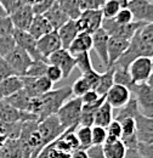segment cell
Here are the masks:
<instances>
[{"instance_id":"31","label":"cell","mask_w":153,"mask_h":158,"mask_svg":"<svg viewBox=\"0 0 153 158\" xmlns=\"http://www.w3.org/2000/svg\"><path fill=\"white\" fill-rule=\"evenodd\" d=\"M7 103H10L12 107L17 108L19 111H27L28 110V103H29V95L24 91V89H21L16 91L15 94L10 95L9 98L4 99Z\"/></svg>"},{"instance_id":"35","label":"cell","mask_w":153,"mask_h":158,"mask_svg":"<svg viewBox=\"0 0 153 158\" xmlns=\"http://www.w3.org/2000/svg\"><path fill=\"white\" fill-rule=\"evenodd\" d=\"M49 63L46 61L43 60H33V62L31 63V66L28 67L27 72L24 76L27 77H33V78H39V77H44L46 73Z\"/></svg>"},{"instance_id":"30","label":"cell","mask_w":153,"mask_h":158,"mask_svg":"<svg viewBox=\"0 0 153 158\" xmlns=\"http://www.w3.org/2000/svg\"><path fill=\"white\" fill-rule=\"evenodd\" d=\"M102 151L106 158H124L126 153V147L122 142V140H117L112 142H105L102 145Z\"/></svg>"},{"instance_id":"58","label":"cell","mask_w":153,"mask_h":158,"mask_svg":"<svg viewBox=\"0 0 153 158\" xmlns=\"http://www.w3.org/2000/svg\"><path fill=\"white\" fill-rule=\"evenodd\" d=\"M146 83H147V84H148V85L153 89V72H152V74L148 77V79H147V81H146Z\"/></svg>"},{"instance_id":"47","label":"cell","mask_w":153,"mask_h":158,"mask_svg":"<svg viewBox=\"0 0 153 158\" xmlns=\"http://www.w3.org/2000/svg\"><path fill=\"white\" fill-rule=\"evenodd\" d=\"M0 4L4 7V10L6 11V14L10 15L16 9H19V6L26 4V0H0Z\"/></svg>"},{"instance_id":"48","label":"cell","mask_w":153,"mask_h":158,"mask_svg":"<svg viewBox=\"0 0 153 158\" xmlns=\"http://www.w3.org/2000/svg\"><path fill=\"white\" fill-rule=\"evenodd\" d=\"M100 74H101V73L96 72L95 69H91V71H89V72L81 74V77L85 79V81L88 83V85L90 86L91 90H95L96 85H97V83H98V79H100Z\"/></svg>"},{"instance_id":"6","label":"cell","mask_w":153,"mask_h":158,"mask_svg":"<svg viewBox=\"0 0 153 158\" xmlns=\"http://www.w3.org/2000/svg\"><path fill=\"white\" fill-rule=\"evenodd\" d=\"M102 11L100 10H85L81 11L79 17L76 20V27L79 29V33H89L94 34L97 29L102 26Z\"/></svg>"},{"instance_id":"10","label":"cell","mask_w":153,"mask_h":158,"mask_svg":"<svg viewBox=\"0 0 153 158\" xmlns=\"http://www.w3.org/2000/svg\"><path fill=\"white\" fill-rule=\"evenodd\" d=\"M21 79H22L23 89L29 95V98L40 96V95H43V94H45V93H48V91L54 89V83L46 76L39 77V78L22 76Z\"/></svg>"},{"instance_id":"61","label":"cell","mask_w":153,"mask_h":158,"mask_svg":"<svg viewBox=\"0 0 153 158\" xmlns=\"http://www.w3.org/2000/svg\"><path fill=\"white\" fill-rule=\"evenodd\" d=\"M148 1H151V2H153V0H148Z\"/></svg>"},{"instance_id":"53","label":"cell","mask_w":153,"mask_h":158,"mask_svg":"<svg viewBox=\"0 0 153 158\" xmlns=\"http://www.w3.org/2000/svg\"><path fill=\"white\" fill-rule=\"evenodd\" d=\"M124 158H143V157L140 155V152L136 148V150H126V153H125V157Z\"/></svg>"},{"instance_id":"23","label":"cell","mask_w":153,"mask_h":158,"mask_svg":"<svg viewBox=\"0 0 153 158\" xmlns=\"http://www.w3.org/2000/svg\"><path fill=\"white\" fill-rule=\"evenodd\" d=\"M21 89H23V84H22V79L19 76L14 74V76H10L7 78L0 80V100L9 98L10 95L15 94Z\"/></svg>"},{"instance_id":"54","label":"cell","mask_w":153,"mask_h":158,"mask_svg":"<svg viewBox=\"0 0 153 158\" xmlns=\"http://www.w3.org/2000/svg\"><path fill=\"white\" fill-rule=\"evenodd\" d=\"M71 158H88V153H86L85 150H80L79 148V150H76L72 153Z\"/></svg>"},{"instance_id":"2","label":"cell","mask_w":153,"mask_h":158,"mask_svg":"<svg viewBox=\"0 0 153 158\" xmlns=\"http://www.w3.org/2000/svg\"><path fill=\"white\" fill-rule=\"evenodd\" d=\"M81 106H83L81 99L73 98V99H68L60 107L56 116L61 125L64 128V130L78 128L81 114Z\"/></svg>"},{"instance_id":"24","label":"cell","mask_w":153,"mask_h":158,"mask_svg":"<svg viewBox=\"0 0 153 158\" xmlns=\"http://www.w3.org/2000/svg\"><path fill=\"white\" fill-rule=\"evenodd\" d=\"M93 49V34L89 33H79L76 37V39L73 40L68 48V51L76 56V54L80 52H90V50Z\"/></svg>"},{"instance_id":"19","label":"cell","mask_w":153,"mask_h":158,"mask_svg":"<svg viewBox=\"0 0 153 158\" xmlns=\"http://www.w3.org/2000/svg\"><path fill=\"white\" fill-rule=\"evenodd\" d=\"M108 39H110V35L106 33V31L102 27L93 34V49L95 50L97 56L106 67L108 64V54H107Z\"/></svg>"},{"instance_id":"16","label":"cell","mask_w":153,"mask_h":158,"mask_svg":"<svg viewBox=\"0 0 153 158\" xmlns=\"http://www.w3.org/2000/svg\"><path fill=\"white\" fill-rule=\"evenodd\" d=\"M37 48H38V51L41 55V57L45 60H48V57L52 52L57 51L58 49H62V44H61L57 31L54 29V31L49 32L48 34L43 35L41 38H39L37 40Z\"/></svg>"},{"instance_id":"1","label":"cell","mask_w":153,"mask_h":158,"mask_svg":"<svg viewBox=\"0 0 153 158\" xmlns=\"http://www.w3.org/2000/svg\"><path fill=\"white\" fill-rule=\"evenodd\" d=\"M71 96H72V90L69 85L58 89H52L40 96L31 98L27 112L34 113L35 116H38L39 120H41L49 116L56 114L60 107Z\"/></svg>"},{"instance_id":"29","label":"cell","mask_w":153,"mask_h":158,"mask_svg":"<svg viewBox=\"0 0 153 158\" xmlns=\"http://www.w3.org/2000/svg\"><path fill=\"white\" fill-rule=\"evenodd\" d=\"M107 69L100 74V79H98V83L96 85L95 91L98 95H106V93L110 90V88L114 84V80H113V76H114V66H111V67H106Z\"/></svg>"},{"instance_id":"27","label":"cell","mask_w":153,"mask_h":158,"mask_svg":"<svg viewBox=\"0 0 153 158\" xmlns=\"http://www.w3.org/2000/svg\"><path fill=\"white\" fill-rule=\"evenodd\" d=\"M112 120H113V108L110 106L108 102H106V99H105L103 103L96 111L95 117H94V125L107 128Z\"/></svg>"},{"instance_id":"4","label":"cell","mask_w":153,"mask_h":158,"mask_svg":"<svg viewBox=\"0 0 153 158\" xmlns=\"http://www.w3.org/2000/svg\"><path fill=\"white\" fill-rule=\"evenodd\" d=\"M37 129H38L39 135L41 136V140L44 142V146L49 145L50 142L56 140L60 135H62L66 131L64 128L61 125L56 114L49 116L46 118L39 120L37 123Z\"/></svg>"},{"instance_id":"21","label":"cell","mask_w":153,"mask_h":158,"mask_svg":"<svg viewBox=\"0 0 153 158\" xmlns=\"http://www.w3.org/2000/svg\"><path fill=\"white\" fill-rule=\"evenodd\" d=\"M58 37L62 44V49H67L69 48L71 43L76 39V37L79 34V29L76 27V20L67 21L62 27H60L57 29Z\"/></svg>"},{"instance_id":"5","label":"cell","mask_w":153,"mask_h":158,"mask_svg":"<svg viewBox=\"0 0 153 158\" xmlns=\"http://www.w3.org/2000/svg\"><path fill=\"white\" fill-rule=\"evenodd\" d=\"M137 102L140 113L151 117L153 114V89L147 83H137L130 88Z\"/></svg>"},{"instance_id":"39","label":"cell","mask_w":153,"mask_h":158,"mask_svg":"<svg viewBox=\"0 0 153 158\" xmlns=\"http://www.w3.org/2000/svg\"><path fill=\"white\" fill-rule=\"evenodd\" d=\"M106 131H107L106 142H112V141L120 140V136H122V127H120V123L113 118V120L110 123V125L106 128Z\"/></svg>"},{"instance_id":"50","label":"cell","mask_w":153,"mask_h":158,"mask_svg":"<svg viewBox=\"0 0 153 158\" xmlns=\"http://www.w3.org/2000/svg\"><path fill=\"white\" fill-rule=\"evenodd\" d=\"M137 151L143 158H153V143H143L139 142Z\"/></svg>"},{"instance_id":"12","label":"cell","mask_w":153,"mask_h":158,"mask_svg":"<svg viewBox=\"0 0 153 158\" xmlns=\"http://www.w3.org/2000/svg\"><path fill=\"white\" fill-rule=\"evenodd\" d=\"M12 37L16 41V45H19L24 51H27L33 60H43L48 62V60L43 59L41 55L39 54L38 48H37V39H34L27 31H21V29L15 28Z\"/></svg>"},{"instance_id":"52","label":"cell","mask_w":153,"mask_h":158,"mask_svg":"<svg viewBox=\"0 0 153 158\" xmlns=\"http://www.w3.org/2000/svg\"><path fill=\"white\" fill-rule=\"evenodd\" d=\"M88 158H106L102 151V146H91L86 150Z\"/></svg>"},{"instance_id":"8","label":"cell","mask_w":153,"mask_h":158,"mask_svg":"<svg viewBox=\"0 0 153 158\" xmlns=\"http://www.w3.org/2000/svg\"><path fill=\"white\" fill-rule=\"evenodd\" d=\"M128 72L134 84L146 83L148 77L152 74V61L148 56H140L130 62L128 66Z\"/></svg>"},{"instance_id":"15","label":"cell","mask_w":153,"mask_h":158,"mask_svg":"<svg viewBox=\"0 0 153 158\" xmlns=\"http://www.w3.org/2000/svg\"><path fill=\"white\" fill-rule=\"evenodd\" d=\"M128 7L135 21L143 23L153 22V2L148 0H130Z\"/></svg>"},{"instance_id":"51","label":"cell","mask_w":153,"mask_h":158,"mask_svg":"<svg viewBox=\"0 0 153 158\" xmlns=\"http://www.w3.org/2000/svg\"><path fill=\"white\" fill-rule=\"evenodd\" d=\"M102 96H103V95H102ZM100 98H101V95H98L95 90H89V91H86L80 99H81L83 105H86V103H93V102H95V101H97Z\"/></svg>"},{"instance_id":"25","label":"cell","mask_w":153,"mask_h":158,"mask_svg":"<svg viewBox=\"0 0 153 158\" xmlns=\"http://www.w3.org/2000/svg\"><path fill=\"white\" fill-rule=\"evenodd\" d=\"M105 101V95L101 96L100 99L93 102V103H86L81 106V114H80V120L79 125H85V127H93L94 125V117H95L96 111L98 107L103 103Z\"/></svg>"},{"instance_id":"28","label":"cell","mask_w":153,"mask_h":158,"mask_svg":"<svg viewBox=\"0 0 153 158\" xmlns=\"http://www.w3.org/2000/svg\"><path fill=\"white\" fill-rule=\"evenodd\" d=\"M0 158H23V151L19 139H9L0 148Z\"/></svg>"},{"instance_id":"11","label":"cell","mask_w":153,"mask_h":158,"mask_svg":"<svg viewBox=\"0 0 153 158\" xmlns=\"http://www.w3.org/2000/svg\"><path fill=\"white\" fill-rule=\"evenodd\" d=\"M48 63L57 66L62 71L63 78H68L76 68V59L67 49H58L48 57Z\"/></svg>"},{"instance_id":"49","label":"cell","mask_w":153,"mask_h":158,"mask_svg":"<svg viewBox=\"0 0 153 158\" xmlns=\"http://www.w3.org/2000/svg\"><path fill=\"white\" fill-rule=\"evenodd\" d=\"M14 74H15V72L12 71L10 64L6 62V60L4 57H0V80L7 78L10 76H14Z\"/></svg>"},{"instance_id":"56","label":"cell","mask_w":153,"mask_h":158,"mask_svg":"<svg viewBox=\"0 0 153 158\" xmlns=\"http://www.w3.org/2000/svg\"><path fill=\"white\" fill-rule=\"evenodd\" d=\"M7 140H9V139H7V136H6V135L0 134V148H1V147L5 145V142H6Z\"/></svg>"},{"instance_id":"46","label":"cell","mask_w":153,"mask_h":158,"mask_svg":"<svg viewBox=\"0 0 153 158\" xmlns=\"http://www.w3.org/2000/svg\"><path fill=\"white\" fill-rule=\"evenodd\" d=\"M45 76L50 79L54 84L57 83L60 80L63 79V74H62V71L58 68L57 66H54V64H49L48 66V69H46V73Z\"/></svg>"},{"instance_id":"33","label":"cell","mask_w":153,"mask_h":158,"mask_svg":"<svg viewBox=\"0 0 153 158\" xmlns=\"http://www.w3.org/2000/svg\"><path fill=\"white\" fill-rule=\"evenodd\" d=\"M76 139L79 141L80 150H88L93 146V139H91V127L85 125H78L76 129Z\"/></svg>"},{"instance_id":"45","label":"cell","mask_w":153,"mask_h":158,"mask_svg":"<svg viewBox=\"0 0 153 158\" xmlns=\"http://www.w3.org/2000/svg\"><path fill=\"white\" fill-rule=\"evenodd\" d=\"M80 11L85 10H100L105 0H76Z\"/></svg>"},{"instance_id":"14","label":"cell","mask_w":153,"mask_h":158,"mask_svg":"<svg viewBox=\"0 0 153 158\" xmlns=\"http://www.w3.org/2000/svg\"><path fill=\"white\" fill-rule=\"evenodd\" d=\"M122 127V136L120 140L126 147V150H136L139 145L137 130H136V120L133 117H126L118 120Z\"/></svg>"},{"instance_id":"55","label":"cell","mask_w":153,"mask_h":158,"mask_svg":"<svg viewBox=\"0 0 153 158\" xmlns=\"http://www.w3.org/2000/svg\"><path fill=\"white\" fill-rule=\"evenodd\" d=\"M44 1H46V0H26V2H27L28 5H31V6H37V5H40V4H43Z\"/></svg>"},{"instance_id":"26","label":"cell","mask_w":153,"mask_h":158,"mask_svg":"<svg viewBox=\"0 0 153 158\" xmlns=\"http://www.w3.org/2000/svg\"><path fill=\"white\" fill-rule=\"evenodd\" d=\"M43 15H44V17L46 20L49 21V23L51 24L52 29H55V31H57L58 28L62 27L67 21H69L68 16L60 9V6H58L56 2L46 12H44Z\"/></svg>"},{"instance_id":"3","label":"cell","mask_w":153,"mask_h":158,"mask_svg":"<svg viewBox=\"0 0 153 158\" xmlns=\"http://www.w3.org/2000/svg\"><path fill=\"white\" fill-rule=\"evenodd\" d=\"M143 24H145L143 22H139V21H134L128 24H120V23H117L114 19H103L101 27L106 31V33L110 37L130 40L137 32V29Z\"/></svg>"},{"instance_id":"7","label":"cell","mask_w":153,"mask_h":158,"mask_svg":"<svg viewBox=\"0 0 153 158\" xmlns=\"http://www.w3.org/2000/svg\"><path fill=\"white\" fill-rule=\"evenodd\" d=\"M4 59L10 64V67L12 68L15 74L19 76V77L26 74L28 67L33 62V59L29 56V54L27 51H24L22 48H19V45H16Z\"/></svg>"},{"instance_id":"17","label":"cell","mask_w":153,"mask_h":158,"mask_svg":"<svg viewBox=\"0 0 153 158\" xmlns=\"http://www.w3.org/2000/svg\"><path fill=\"white\" fill-rule=\"evenodd\" d=\"M9 17L15 28L21 29V31H27L34 17V12H33L32 6L26 2L22 6H19V9H16L14 12H11Z\"/></svg>"},{"instance_id":"34","label":"cell","mask_w":153,"mask_h":158,"mask_svg":"<svg viewBox=\"0 0 153 158\" xmlns=\"http://www.w3.org/2000/svg\"><path fill=\"white\" fill-rule=\"evenodd\" d=\"M139 113H140V110H139L137 102H136L135 98H131L124 107L119 108V112L117 113L114 119L115 120H120V119L126 118V117H133V118H135Z\"/></svg>"},{"instance_id":"40","label":"cell","mask_w":153,"mask_h":158,"mask_svg":"<svg viewBox=\"0 0 153 158\" xmlns=\"http://www.w3.org/2000/svg\"><path fill=\"white\" fill-rule=\"evenodd\" d=\"M91 139H93V146H102L107 139L106 128L93 125L91 127Z\"/></svg>"},{"instance_id":"62","label":"cell","mask_w":153,"mask_h":158,"mask_svg":"<svg viewBox=\"0 0 153 158\" xmlns=\"http://www.w3.org/2000/svg\"><path fill=\"white\" fill-rule=\"evenodd\" d=\"M151 117H153V114H152V116H151Z\"/></svg>"},{"instance_id":"38","label":"cell","mask_w":153,"mask_h":158,"mask_svg":"<svg viewBox=\"0 0 153 158\" xmlns=\"http://www.w3.org/2000/svg\"><path fill=\"white\" fill-rule=\"evenodd\" d=\"M122 9L120 4L117 0H105L101 11H102V16L103 19H114L115 15L119 12V10Z\"/></svg>"},{"instance_id":"41","label":"cell","mask_w":153,"mask_h":158,"mask_svg":"<svg viewBox=\"0 0 153 158\" xmlns=\"http://www.w3.org/2000/svg\"><path fill=\"white\" fill-rule=\"evenodd\" d=\"M71 90H72V95H74V98H81L86 91H89L91 89L88 85V83L85 81V79L80 77L71 85Z\"/></svg>"},{"instance_id":"32","label":"cell","mask_w":153,"mask_h":158,"mask_svg":"<svg viewBox=\"0 0 153 158\" xmlns=\"http://www.w3.org/2000/svg\"><path fill=\"white\" fill-rule=\"evenodd\" d=\"M56 4L69 20H76L81 12L76 0H56Z\"/></svg>"},{"instance_id":"20","label":"cell","mask_w":153,"mask_h":158,"mask_svg":"<svg viewBox=\"0 0 153 158\" xmlns=\"http://www.w3.org/2000/svg\"><path fill=\"white\" fill-rule=\"evenodd\" d=\"M129 41L130 40L110 37L108 46H107V54H108V64H107V67L114 66L115 62L120 59V56L126 51V49L129 46Z\"/></svg>"},{"instance_id":"9","label":"cell","mask_w":153,"mask_h":158,"mask_svg":"<svg viewBox=\"0 0 153 158\" xmlns=\"http://www.w3.org/2000/svg\"><path fill=\"white\" fill-rule=\"evenodd\" d=\"M0 120L5 123H24L29 120H39L38 116L27 111H19L12 107L5 100H0Z\"/></svg>"},{"instance_id":"22","label":"cell","mask_w":153,"mask_h":158,"mask_svg":"<svg viewBox=\"0 0 153 158\" xmlns=\"http://www.w3.org/2000/svg\"><path fill=\"white\" fill-rule=\"evenodd\" d=\"M51 31H54V29H52L51 24L49 23V21L44 17V15H34L29 28L27 29V32L37 40Z\"/></svg>"},{"instance_id":"42","label":"cell","mask_w":153,"mask_h":158,"mask_svg":"<svg viewBox=\"0 0 153 158\" xmlns=\"http://www.w3.org/2000/svg\"><path fill=\"white\" fill-rule=\"evenodd\" d=\"M15 46H16V41L12 35L0 37V57H5Z\"/></svg>"},{"instance_id":"43","label":"cell","mask_w":153,"mask_h":158,"mask_svg":"<svg viewBox=\"0 0 153 158\" xmlns=\"http://www.w3.org/2000/svg\"><path fill=\"white\" fill-rule=\"evenodd\" d=\"M14 24L10 20L9 15H5V16H0V37H4V35H12L14 33Z\"/></svg>"},{"instance_id":"13","label":"cell","mask_w":153,"mask_h":158,"mask_svg":"<svg viewBox=\"0 0 153 158\" xmlns=\"http://www.w3.org/2000/svg\"><path fill=\"white\" fill-rule=\"evenodd\" d=\"M105 99L112 108H122L131 99V91L129 90V88L124 85L113 84L106 93Z\"/></svg>"},{"instance_id":"44","label":"cell","mask_w":153,"mask_h":158,"mask_svg":"<svg viewBox=\"0 0 153 158\" xmlns=\"http://www.w3.org/2000/svg\"><path fill=\"white\" fill-rule=\"evenodd\" d=\"M114 21L117 23H120V24H128V23L134 22L135 20L131 11L129 10V7H122L119 10V12L115 15Z\"/></svg>"},{"instance_id":"57","label":"cell","mask_w":153,"mask_h":158,"mask_svg":"<svg viewBox=\"0 0 153 158\" xmlns=\"http://www.w3.org/2000/svg\"><path fill=\"white\" fill-rule=\"evenodd\" d=\"M119 4H120V6L122 7H128V5H129V1L130 0H117Z\"/></svg>"},{"instance_id":"60","label":"cell","mask_w":153,"mask_h":158,"mask_svg":"<svg viewBox=\"0 0 153 158\" xmlns=\"http://www.w3.org/2000/svg\"><path fill=\"white\" fill-rule=\"evenodd\" d=\"M151 61H152V68H153V55L151 56Z\"/></svg>"},{"instance_id":"37","label":"cell","mask_w":153,"mask_h":158,"mask_svg":"<svg viewBox=\"0 0 153 158\" xmlns=\"http://www.w3.org/2000/svg\"><path fill=\"white\" fill-rule=\"evenodd\" d=\"M76 59V67L79 68V71L81 72V74L94 69L93 67V62H91V57H90V52H80L76 54L74 56Z\"/></svg>"},{"instance_id":"59","label":"cell","mask_w":153,"mask_h":158,"mask_svg":"<svg viewBox=\"0 0 153 158\" xmlns=\"http://www.w3.org/2000/svg\"><path fill=\"white\" fill-rule=\"evenodd\" d=\"M5 15H7V14H6V11L4 10V7H2L1 4H0V16H5Z\"/></svg>"},{"instance_id":"18","label":"cell","mask_w":153,"mask_h":158,"mask_svg":"<svg viewBox=\"0 0 153 158\" xmlns=\"http://www.w3.org/2000/svg\"><path fill=\"white\" fill-rule=\"evenodd\" d=\"M137 140L143 143H153V117L143 116L139 113L136 117Z\"/></svg>"},{"instance_id":"36","label":"cell","mask_w":153,"mask_h":158,"mask_svg":"<svg viewBox=\"0 0 153 158\" xmlns=\"http://www.w3.org/2000/svg\"><path fill=\"white\" fill-rule=\"evenodd\" d=\"M113 80H114V84H120V85H124L126 88H130L134 85L131 77L128 72L126 68H123V67H119V66H114V76H113Z\"/></svg>"}]
</instances>
